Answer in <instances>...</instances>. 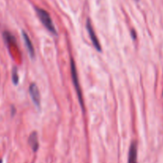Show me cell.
<instances>
[{
    "mask_svg": "<svg viewBox=\"0 0 163 163\" xmlns=\"http://www.w3.org/2000/svg\"><path fill=\"white\" fill-rule=\"evenodd\" d=\"M36 11L39 19L42 22V23L43 24L44 27H46V29L48 30L51 33H52L54 35H57L56 28L54 27L53 21L51 19V16L48 14V12L46 10H43V9H40V8H37Z\"/></svg>",
    "mask_w": 163,
    "mask_h": 163,
    "instance_id": "1",
    "label": "cell"
},
{
    "mask_svg": "<svg viewBox=\"0 0 163 163\" xmlns=\"http://www.w3.org/2000/svg\"><path fill=\"white\" fill-rule=\"evenodd\" d=\"M71 77H72V80H73L74 86L75 88L76 92L78 95V100L80 102V106L82 110L84 111V102H83V95H82V90L80 88V84H79V81H78V73H77V69H76V65L73 59L71 60Z\"/></svg>",
    "mask_w": 163,
    "mask_h": 163,
    "instance_id": "2",
    "label": "cell"
},
{
    "mask_svg": "<svg viewBox=\"0 0 163 163\" xmlns=\"http://www.w3.org/2000/svg\"><path fill=\"white\" fill-rule=\"evenodd\" d=\"M86 29H87L88 34L90 35V40L92 41V43L95 46V48L97 50L98 52H101L102 51V46H101V44H100L99 41L97 38V35L95 34V31L93 29L92 25H91V22H90V20L89 19H87L86 20Z\"/></svg>",
    "mask_w": 163,
    "mask_h": 163,
    "instance_id": "3",
    "label": "cell"
},
{
    "mask_svg": "<svg viewBox=\"0 0 163 163\" xmlns=\"http://www.w3.org/2000/svg\"><path fill=\"white\" fill-rule=\"evenodd\" d=\"M29 92L33 103L35 105V106L39 108V107H40L41 97H40V93H39V88H38V86H37L35 83H31V84L30 85Z\"/></svg>",
    "mask_w": 163,
    "mask_h": 163,
    "instance_id": "4",
    "label": "cell"
},
{
    "mask_svg": "<svg viewBox=\"0 0 163 163\" xmlns=\"http://www.w3.org/2000/svg\"><path fill=\"white\" fill-rule=\"evenodd\" d=\"M22 37H23V40H24V42L26 44V46H27V51L29 53L30 56L32 59H34V56H35V52H34V48L33 46V44H32V42L31 40V39L29 38V36L27 35V34L25 31L22 32Z\"/></svg>",
    "mask_w": 163,
    "mask_h": 163,
    "instance_id": "5",
    "label": "cell"
},
{
    "mask_svg": "<svg viewBox=\"0 0 163 163\" xmlns=\"http://www.w3.org/2000/svg\"><path fill=\"white\" fill-rule=\"evenodd\" d=\"M138 159V147L136 142H132L129 150L128 163H137Z\"/></svg>",
    "mask_w": 163,
    "mask_h": 163,
    "instance_id": "6",
    "label": "cell"
},
{
    "mask_svg": "<svg viewBox=\"0 0 163 163\" xmlns=\"http://www.w3.org/2000/svg\"><path fill=\"white\" fill-rule=\"evenodd\" d=\"M28 143L31 147L33 151L36 152L39 149V140H38V134L36 132H33L29 136L28 138Z\"/></svg>",
    "mask_w": 163,
    "mask_h": 163,
    "instance_id": "7",
    "label": "cell"
},
{
    "mask_svg": "<svg viewBox=\"0 0 163 163\" xmlns=\"http://www.w3.org/2000/svg\"><path fill=\"white\" fill-rule=\"evenodd\" d=\"M3 37H4V39L6 40V42L9 44H13V45H16V40H15V38L13 36L12 34H10V32L5 31L3 33Z\"/></svg>",
    "mask_w": 163,
    "mask_h": 163,
    "instance_id": "8",
    "label": "cell"
},
{
    "mask_svg": "<svg viewBox=\"0 0 163 163\" xmlns=\"http://www.w3.org/2000/svg\"><path fill=\"white\" fill-rule=\"evenodd\" d=\"M12 81L15 85H18V83H19V75H18V71L16 67H14L12 70Z\"/></svg>",
    "mask_w": 163,
    "mask_h": 163,
    "instance_id": "9",
    "label": "cell"
},
{
    "mask_svg": "<svg viewBox=\"0 0 163 163\" xmlns=\"http://www.w3.org/2000/svg\"><path fill=\"white\" fill-rule=\"evenodd\" d=\"M131 35L133 39H136V34H135V31H134V30H132L131 31Z\"/></svg>",
    "mask_w": 163,
    "mask_h": 163,
    "instance_id": "10",
    "label": "cell"
},
{
    "mask_svg": "<svg viewBox=\"0 0 163 163\" xmlns=\"http://www.w3.org/2000/svg\"><path fill=\"white\" fill-rule=\"evenodd\" d=\"M0 163H3V161H2V160H0Z\"/></svg>",
    "mask_w": 163,
    "mask_h": 163,
    "instance_id": "11",
    "label": "cell"
}]
</instances>
